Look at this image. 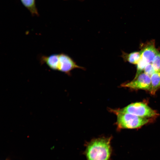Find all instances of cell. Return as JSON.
Wrapping results in <instances>:
<instances>
[{
    "instance_id": "cell-9",
    "label": "cell",
    "mask_w": 160,
    "mask_h": 160,
    "mask_svg": "<svg viewBox=\"0 0 160 160\" xmlns=\"http://www.w3.org/2000/svg\"><path fill=\"white\" fill-rule=\"evenodd\" d=\"M151 88L150 91L152 95H154L160 87V72H155L151 76Z\"/></svg>"
},
{
    "instance_id": "cell-7",
    "label": "cell",
    "mask_w": 160,
    "mask_h": 160,
    "mask_svg": "<svg viewBox=\"0 0 160 160\" xmlns=\"http://www.w3.org/2000/svg\"><path fill=\"white\" fill-rule=\"evenodd\" d=\"M59 54H53L49 56L42 55L40 58V62L45 63L52 70L58 71Z\"/></svg>"
},
{
    "instance_id": "cell-2",
    "label": "cell",
    "mask_w": 160,
    "mask_h": 160,
    "mask_svg": "<svg viewBox=\"0 0 160 160\" xmlns=\"http://www.w3.org/2000/svg\"><path fill=\"white\" fill-rule=\"evenodd\" d=\"M109 111L117 116L116 124L118 130L124 129H132L139 128L148 123L149 119L127 113L113 111L110 109Z\"/></svg>"
},
{
    "instance_id": "cell-8",
    "label": "cell",
    "mask_w": 160,
    "mask_h": 160,
    "mask_svg": "<svg viewBox=\"0 0 160 160\" xmlns=\"http://www.w3.org/2000/svg\"><path fill=\"white\" fill-rule=\"evenodd\" d=\"M121 56L125 61L137 64L141 57V52L140 51L135 52L128 54L123 51Z\"/></svg>"
},
{
    "instance_id": "cell-3",
    "label": "cell",
    "mask_w": 160,
    "mask_h": 160,
    "mask_svg": "<svg viewBox=\"0 0 160 160\" xmlns=\"http://www.w3.org/2000/svg\"><path fill=\"white\" fill-rule=\"evenodd\" d=\"M111 109L114 111L129 113L147 118L154 117L159 115L156 111L146 104L140 102L131 103L121 109Z\"/></svg>"
},
{
    "instance_id": "cell-1",
    "label": "cell",
    "mask_w": 160,
    "mask_h": 160,
    "mask_svg": "<svg viewBox=\"0 0 160 160\" xmlns=\"http://www.w3.org/2000/svg\"><path fill=\"white\" fill-rule=\"evenodd\" d=\"M112 139V136L101 137L87 142L84 153L87 160H110Z\"/></svg>"
},
{
    "instance_id": "cell-11",
    "label": "cell",
    "mask_w": 160,
    "mask_h": 160,
    "mask_svg": "<svg viewBox=\"0 0 160 160\" xmlns=\"http://www.w3.org/2000/svg\"><path fill=\"white\" fill-rule=\"evenodd\" d=\"M147 64V63L140 57L139 60L137 64V72L134 78H136L142 73V71H144V68Z\"/></svg>"
},
{
    "instance_id": "cell-5",
    "label": "cell",
    "mask_w": 160,
    "mask_h": 160,
    "mask_svg": "<svg viewBox=\"0 0 160 160\" xmlns=\"http://www.w3.org/2000/svg\"><path fill=\"white\" fill-rule=\"evenodd\" d=\"M59 63L58 71L68 75L74 69L78 68L85 70V68L77 65L76 62L69 56L64 53L59 54Z\"/></svg>"
},
{
    "instance_id": "cell-13",
    "label": "cell",
    "mask_w": 160,
    "mask_h": 160,
    "mask_svg": "<svg viewBox=\"0 0 160 160\" xmlns=\"http://www.w3.org/2000/svg\"><path fill=\"white\" fill-rule=\"evenodd\" d=\"M144 72L151 76L155 71L153 68L152 63H148L145 65L144 70Z\"/></svg>"
},
{
    "instance_id": "cell-4",
    "label": "cell",
    "mask_w": 160,
    "mask_h": 160,
    "mask_svg": "<svg viewBox=\"0 0 160 160\" xmlns=\"http://www.w3.org/2000/svg\"><path fill=\"white\" fill-rule=\"evenodd\" d=\"M123 87L133 89H143L150 91L151 88L150 76L142 73L132 81L121 85Z\"/></svg>"
},
{
    "instance_id": "cell-12",
    "label": "cell",
    "mask_w": 160,
    "mask_h": 160,
    "mask_svg": "<svg viewBox=\"0 0 160 160\" xmlns=\"http://www.w3.org/2000/svg\"><path fill=\"white\" fill-rule=\"evenodd\" d=\"M152 64L155 71L160 72V53L159 52L155 57Z\"/></svg>"
},
{
    "instance_id": "cell-10",
    "label": "cell",
    "mask_w": 160,
    "mask_h": 160,
    "mask_svg": "<svg viewBox=\"0 0 160 160\" xmlns=\"http://www.w3.org/2000/svg\"><path fill=\"white\" fill-rule=\"evenodd\" d=\"M20 1L23 5L30 11L32 15H39L35 0H20Z\"/></svg>"
},
{
    "instance_id": "cell-6",
    "label": "cell",
    "mask_w": 160,
    "mask_h": 160,
    "mask_svg": "<svg viewBox=\"0 0 160 160\" xmlns=\"http://www.w3.org/2000/svg\"><path fill=\"white\" fill-rule=\"evenodd\" d=\"M140 52L141 57L147 64L152 63L155 57L159 52L155 47L153 41L146 44Z\"/></svg>"
},
{
    "instance_id": "cell-14",
    "label": "cell",
    "mask_w": 160,
    "mask_h": 160,
    "mask_svg": "<svg viewBox=\"0 0 160 160\" xmlns=\"http://www.w3.org/2000/svg\"></svg>"
}]
</instances>
